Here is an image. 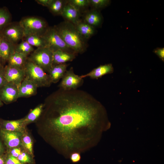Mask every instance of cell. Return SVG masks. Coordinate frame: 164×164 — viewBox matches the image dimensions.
Segmentation results:
<instances>
[{
    "instance_id": "cell-32",
    "label": "cell",
    "mask_w": 164,
    "mask_h": 164,
    "mask_svg": "<svg viewBox=\"0 0 164 164\" xmlns=\"http://www.w3.org/2000/svg\"><path fill=\"white\" fill-rule=\"evenodd\" d=\"M17 158L21 162L29 163L31 162L30 158L29 156L24 152H21Z\"/></svg>"
},
{
    "instance_id": "cell-20",
    "label": "cell",
    "mask_w": 164,
    "mask_h": 164,
    "mask_svg": "<svg viewBox=\"0 0 164 164\" xmlns=\"http://www.w3.org/2000/svg\"><path fill=\"white\" fill-rule=\"evenodd\" d=\"M102 19V16L99 11L93 9L87 13L84 21L94 27L101 26Z\"/></svg>"
},
{
    "instance_id": "cell-15",
    "label": "cell",
    "mask_w": 164,
    "mask_h": 164,
    "mask_svg": "<svg viewBox=\"0 0 164 164\" xmlns=\"http://www.w3.org/2000/svg\"><path fill=\"white\" fill-rule=\"evenodd\" d=\"M15 45L2 37L0 45V61L7 62L9 57L15 52Z\"/></svg>"
},
{
    "instance_id": "cell-36",
    "label": "cell",
    "mask_w": 164,
    "mask_h": 164,
    "mask_svg": "<svg viewBox=\"0 0 164 164\" xmlns=\"http://www.w3.org/2000/svg\"><path fill=\"white\" fill-rule=\"evenodd\" d=\"M50 0H36L35 1L38 4L43 6L47 7Z\"/></svg>"
},
{
    "instance_id": "cell-35",
    "label": "cell",
    "mask_w": 164,
    "mask_h": 164,
    "mask_svg": "<svg viewBox=\"0 0 164 164\" xmlns=\"http://www.w3.org/2000/svg\"><path fill=\"white\" fill-rule=\"evenodd\" d=\"M21 152V150L20 149L15 148H13L11 150L10 154L13 157L17 158Z\"/></svg>"
},
{
    "instance_id": "cell-19",
    "label": "cell",
    "mask_w": 164,
    "mask_h": 164,
    "mask_svg": "<svg viewBox=\"0 0 164 164\" xmlns=\"http://www.w3.org/2000/svg\"><path fill=\"white\" fill-rule=\"evenodd\" d=\"M74 25L79 33L85 39L91 37L95 33L94 27L84 21L80 20Z\"/></svg>"
},
{
    "instance_id": "cell-25",
    "label": "cell",
    "mask_w": 164,
    "mask_h": 164,
    "mask_svg": "<svg viewBox=\"0 0 164 164\" xmlns=\"http://www.w3.org/2000/svg\"><path fill=\"white\" fill-rule=\"evenodd\" d=\"M34 50L33 46L23 39L22 40L20 43L15 45V52L21 53L27 56Z\"/></svg>"
},
{
    "instance_id": "cell-21",
    "label": "cell",
    "mask_w": 164,
    "mask_h": 164,
    "mask_svg": "<svg viewBox=\"0 0 164 164\" xmlns=\"http://www.w3.org/2000/svg\"><path fill=\"white\" fill-rule=\"evenodd\" d=\"M28 57L22 54L15 52L9 58L7 61L8 65L14 67L23 68Z\"/></svg>"
},
{
    "instance_id": "cell-26",
    "label": "cell",
    "mask_w": 164,
    "mask_h": 164,
    "mask_svg": "<svg viewBox=\"0 0 164 164\" xmlns=\"http://www.w3.org/2000/svg\"><path fill=\"white\" fill-rule=\"evenodd\" d=\"M11 14L5 7L0 8V31L11 22Z\"/></svg>"
},
{
    "instance_id": "cell-7",
    "label": "cell",
    "mask_w": 164,
    "mask_h": 164,
    "mask_svg": "<svg viewBox=\"0 0 164 164\" xmlns=\"http://www.w3.org/2000/svg\"><path fill=\"white\" fill-rule=\"evenodd\" d=\"M2 36L8 41L16 45L24 36L23 29L19 22H11L0 31Z\"/></svg>"
},
{
    "instance_id": "cell-23",
    "label": "cell",
    "mask_w": 164,
    "mask_h": 164,
    "mask_svg": "<svg viewBox=\"0 0 164 164\" xmlns=\"http://www.w3.org/2000/svg\"><path fill=\"white\" fill-rule=\"evenodd\" d=\"M67 0H50L47 6L49 11L55 15H60Z\"/></svg>"
},
{
    "instance_id": "cell-14",
    "label": "cell",
    "mask_w": 164,
    "mask_h": 164,
    "mask_svg": "<svg viewBox=\"0 0 164 164\" xmlns=\"http://www.w3.org/2000/svg\"><path fill=\"white\" fill-rule=\"evenodd\" d=\"M114 68L111 63L101 65L96 68L87 74L80 76L82 78L90 77L93 79H98L103 76L112 73Z\"/></svg>"
},
{
    "instance_id": "cell-5",
    "label": "cell",
    "mask_w": 164,
    "mask_h": 164,
    "mask_svg": "<svg viewBox=\"0 0 164 164\" xmlns=\"http://www.w3.org/2000/svg\"><path fill=\"white\" fill-rule=\"evenodd\" d=\"M28 60L48 73L53 65V52L47 47L37 48L28 56Z\"/></svg>"
},
{
    "instance_id": "cell-13",
    "label": "cell",
    "mask_w": 164,
    "mask_h": 164,
    "mask_svg": "<svg viewBox=\"0 0 164 164\" xmlns=\"http://www.w3.org/2000/svg\"><path fill=\"white\" fill-rule=\"evenodd\" d=\"M38 87L34 83L25 77L19 87V98L35 95Z\"/></svg>"
},
{
    "instance_id": "cell-12",
    "label": "cell",
    "mask_w": 164,
    "mask_h": 164,
    "mask_svg": "<svg viewBox=\"0 0 164 164\" xmlns=\"http://www.w3.org/2000/svg\"><path fill=\"white\" fill-rule=\"evenodd\" d=\"M80 11L73 5L67 2L64 6L61 15L68 21L75 25L80 20Z\"/></svg>"
},
{
    "instance_id": "cell-1",
    "label": "cell",
    "mask_w": 164,
    "mask_h": 164,
    "mask_svg": "<svg viewBox=\"0 0 164 164\" xmlns=\"http://www.w3.org/2000/svg\"><path fill=\"white\" fill-rule=\"evenodd\" d=\"M46 104L50 111L46 125L66 158L94 145L101 129L99 125L106 118L100 102L84 91L60 88L48 97Z\"/></svg>"
},
{
    "instance_id": "cell-8",
    "label": "cell",
    "mask_w": 164,
    "mask_h": 164,
    "mask_svg": "<svg viewBox=\"0 0 164 164\" xmlns=\"http://www.w3.org/2000/svg\"><path fill=\"white\" fill-rule=\"evenodd\" d=\"M62 79L59 86L64 90L77 89L83 82V78L74 73L72 67L67 70Z\"/></svg>"
},
{
    "instance_id": "cell-42",
    "label": "cell",
    "mask_w": 164,
    "mask_h": 164,
    "mask_svg": "<svg viewBox=\"0 0 164 164\" xmlns=\"http://www.w3.org/2000/svg\"><path fill=\"white\" fill-rule=\"evenodd\" d=\"M0 123H1V120H0Z\"/></svg>"
},
{
    "instance_id": "cell-6",
    "label": "cell",
    "mask_w": 164,
    "mask_h": 164,
    "mask_svg": "<svg viewBox=\"0 0 164 164\" xmlns=\"http://www.w3.org/2000/svg\"><path fill=\"white\" fill-rule=\"evenodd\" d=\"M41 36L45 40L47 47L52 51L62 50L74 53L67 46L54 27H49Z\"/></svg>"
},
{
    "instance_id": "cell-37",
    "label": "cell",
    "mask_w": 164,
    "mask_h": 164,
    "mask_svg": "<svg viewBox=\"0 0 164 164\" xmlns=\"http://www.w3.org/2000/svg\"><path fill=\"white\" fill-rule=\"evenodd\" d=\"M3 143L1 139H0V157L4 155L5 150Z\"/></svg>"
},
{
    "instance_id": "cell-24",
    "label": "cell",
    "mask_w": 164,
    "mask_h": 164,
    "mask_svg": "<svg viewBox=\"0 0 164 164\" xmlns=\"http://www.w3.org/2000/svg\"><path fill=\"white\" fill-rule=\"evenodd\" d=\"M44 107V104H39L31 111L25 118H23L24 125H25L36 120L41 114Z\"/></svg>"
},
{
    "instance_id": "cell-22",
    "label": "cell",
    "mask_w": 164,
    "mask_h": 164,
    "mask_svg": "<svg viewBox=\"0 0 164 164\" xmlns=\"http://www.w3.org/2000/svg\"><path fill=\"white\" fill-rule=\"evenodd\" d=\"M23 39L33 47L35 46L37 48L47 47L46 42L41 36L36 35H26L24 36Z\"/></svg>"
},
{
    "instance_id": "cell-38",
    "label": "cell",
    "mask_w": 164,
    "mask_h": 164,
    "mask_svg": "<svg viewBox=\"0 0 164 164\" xmlns=\"http://www.w3.org/2000/svg\"><path fill=\"white\" fill-rule=\"evenodd\" d=\"M6 157L4 155L0 157V164H5Z\"/></svg>"
},
{
    "instance_id": "cell-31",
    "label": "cell",
    "mask_w": 164,
    "mask_h": 164,
    "mask_svg": "<svg viewBox=\"0 0 164 164\" xmlns=\"http://www.w3.org/2000/svg\"><path fill=\"white\" fill-rule=\"evenodd\" d=\"M69 158L72 162L77 163L80 161L81 156L80 152H74L70 155Z\"/></svg>"
},
{
    "instance_id": "cell-10",
    "label": "cell",
    "mask_w": 164,
    "mask_h": 164,
    "mask_svg": "<svg viewBox=\"0 0 164 164\" xmlns=\"http://www.w3.org/2000/svg\"><path fill=\"white\" fill-rule=\"evenodd\" d=\"M19 86L11 83H7L0 89V99L6 104L13 102L19 98Z\"/></svg>"
},
{
    "instance_id": "cell-28",
    "label": "cell",
    "mask_w": 164,
    "mask_h": 164,
    "mask_svg": "<svg viewBox=\"0 0 164 164\" xmlns=\"http://www.w3.org/2000/svg\"><path fill=\"white\" fill-rule=\"evenodd\" d=\"M68 1L80 11L90 5L89 0H70Z\"/></svg>"
},
{
    "instance_id": "cell-16",
    "label": "cell",
    "mask_w": 164,
    "mask_h": 164,
    "mask_svg": "<svg viewBox=\"0 0 164 164\" xmlns=\"http://www.w3.org/2000/svg\"><path fill=\"white\" fill-rule=\"evenodd\" d=\"M23 119L15 120L1 121L0 128L8 131L22 133L24 130Z\"/></svg>"
},
{
    "instance_id": "cell-17",
    "label": "cell",
    "mask_w": 164,
    "mask_h": 164,
    "mask_svg": "<svg viewBox=\"0 0 164 164\" xmlns=\"http://www.w3.org/2000/svg\"><path fill=\"white\" fill-rule=\"evenodd\" d=\"M68 66L66 63L53 65L48 73L52 83H56L62 78Z\"/></svg>"
},
{
    "instance_id": "cell-18",
    "label": "cell",
    "mask_w": 164,
    "mask_h": 164,
    "mask_svg": "<svg viewBox=\"0 0 164 164\" xmlns=\"http://www.w3.org/2000/svg\"><path fill=\"white\" fill-rule=\"evenodd\" d=\"M76 54L62 50L53 52V65L66 63L73 60L75 57Z\"/></svg>"
},
{
    "instance_id": "cell-11",
    "label": "cell",
    "mask_w": 164,
    "mask_h": 164,
    "mask_svg": "<svg viewBox=\"0 0 164 164\" xmlns=\"http://www.w3.org/2000/svg\"><path fill=\"white\" fill-rule=\"evenodd\" d=\"M21 137L22 133L0 128V138L8 148H15L19 146L22 141Z\"/></svg>"
},
{
    "instance_id": "cell-29",
    "label": "cell",
    "mask_w": 164,
    "mask_h": 164,
    "mask_svg": "<svg viewBox=\"0 0 164 164\" xmlns=\"http://www.w3.org/2000/svg\"><path fill=\"white\" fill-rule=\"evenodd\" d=\"M22 141L25 148L31 154H32V142L31 137L25 135L22 138Z\"/></svg>"
},
{
    "instance_id": "cell-40",
    "label": "cell",
    "mask_w": 164,
    "mask_h": 164,
    "mask_svg": "<svg viewBox=\"0 0 164 164\" xmlns=\"http://www.w3.org/2000/svg\"><path fill=\"white\" fill-rule=\"evenodd\" d=\"M3 105V102L0 99V107L2 106Z\"/></svg>"
},
{
    "instance_id": "cell-34",
    "label": "cell",
    "mask_w": 164,
    "mask_h": 164,
    "mask_svg": "<svg viewBox=\"0 0 164 164\" xmlns=\"http://www.w3.org/2000/svg\"><path fill=\"white\" fill-rule=\"evenodd\" d=\"M7 82L4 77V68L0 71V89Z\"/></svg>"
},
{
    "instance_id": "cell-39",
    "label": "cell",
    "mask_w": 164,
    "mask_h": 164,
    "mask_svg": "<svg viewBox=\"0 0 164 164\" xmlns=\"http://www.w3.org/2000/svg\"><path fill=\"white\" fill-rule=\"evenodd\" d=\"M4 68V67L2 64V63L0 61V71L3 69Z\"/></svg>"
},
{
    "instance_id": "cell-41",
    "label": "cell",
    "mask_w": 164,
    "mask_h": 164,
    "mask_svg": "<svg viewBox=\"0 0 164 164\" xmlns=\"http://www.w3.org/2000/svg\"><path fill=\"white\" fill-rule=\"evenodd\" d=\"M2 36L0 33V43H1V40H2Z\"/></svg>"
},
{
    "instance_id": "cell-2",
    "label": "cell",
    "mask_w": 164,
    "mask_h": 164,
    "mask_svg": "<svg viewBox=\"0 0 164 164\" xmlns=\"http://www.w3.org/2000/svg\"><path fill=\"white\" fill-rule=\"evenodd\" d=\"M65 43L76 54L86 49L85 39L79 33L74 25L65 21L54 26Z\"/></svg>"
},
{
    "instance_id": "cell-33",
    "label": "cell",
    "mask_w": 164,
    "mask_h": 164,
    "mask_svg": "<svg viewBox=\"0 0 164 164\" xmlns=\"http://www.w3.org/2000/svg\"><path fill=\"white\" fill-rule=\"evenodd\" d=\"M153 52L162 61H164V48H157Z\"/></svg>"
},
{
    "instance_id": "cell-30",
    "label": "cell",
    "mask_w": 164,
    "mask_h": 164,
    "mask_svg": "<svg viewBox=\"0 0 164 164\" xmlns=\"http://www.w3.org/2000/svg\"><path fill=\"white\" fill-rule=\"evenodd\" d=\"M5 164H21V163L17 158L9 154L6 157Z\"/></svg>"
},
{
    "instance_id": "cell-27",
    "label": "cell",
    "mask_w": 164,
    "mask_h": 164,
    "mask_svg": "<svg viewBox=\"0 0 164 164\" xmlns=\"http://www.w3.org/2000/svg\"><path fill=\"white\" fill-rule=\"evenodd\" d=\"M110 2L108 0H89L90 5L97 10L106 7Z\"/></svg>"
},
{
    "instance_id": "cell-9",
    "label": "cell",
    "mask_w": 164,
    "mask_h": 164,
    "mask_svg": "<svg viewBox=\"0 0 164 164\" xmlns=\"http://www.w3.org/2000/svg\"><path fill=\"white\" fill-rule=\"evenodd\" d=\"M4 77L7 83H13L20 86L25 77V70L23 68L11 66L8 65L4 67Z\"/></svg>"
},
{
    "instance_id": "cell-3",
    "label": "cell",
    "mask_w": 164,
    "mask_h": 164,
    "mask_svg": "<svg viewBox=\"0 0 164 164\" xmlns=\"http://www.w3.org/2000/svg\"><path fill=\"white\" fill-rule=\"evenodd\" d=\"M23 68L25 78L34 83L38 87L50 86L52 82L49 74L40 67L27 59Z\"/></svg>"
},
{
    "instance_id": "cell-4",
    "label": "cell",
    "mask_w": 164,
    "mask_h": 164,
    "mask_svg": "<svg viewBox=\"0 0 164 164\" xmlns=\"http://www.w3.org/2000/svg\"><path fill=\"white\" fill-rule=\"evenodd\" d=\"M19 23L23 29L24 36L28 35L42 36L49 27L46 21L36 16L24 17Z\"/></svg>"
}]
</instances>
